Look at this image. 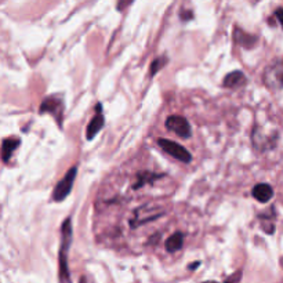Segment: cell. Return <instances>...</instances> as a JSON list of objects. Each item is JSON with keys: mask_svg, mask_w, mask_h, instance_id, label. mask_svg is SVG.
I'll return each instance as SVG.
<instances>
[{"mask_svg": "<svg viewBox=\"0 0 283 283\" xmlns=\"http://www.w3.org/2000/svg\"><path fill=\"white\" fill-rule=\"evenodd\" d=\"M71 243H72V223H71V218H67L64 220L62 227H61V247H59L58 256L59 283H71L68 265V253Z\"/></svg>", "mask_w": 283, "mask_h": 283, "instance_id": "6da1fadb", "label": "cell"}, {"mask_svg": "<svg viewBox=\"0 0 283 283\" xmlns=\"http://www.w3.org/2000/svg\"><path fill=\"white\" fill-rule=\"evenodd\" d=\"M76 176H78V166H72L65 173L62 180L59 181L58 184L55 185V188H54L53 195H51V199L54 202H62L71 194Z\"/></svg>", "mask_w": 283, "mask_h": 283, "instance_id": "7a4b0ae2", "label": "cell"}, {"mask_svg": "<svg viewBox=\"0 0 283 283\" xmlns=\"http://www.w3.org/2000/svg\"><path fill=\"white\" fill-rule=\"evenodd\" d=\"M158 145L163 149L165 152H167L169 155L177 159V161L182 162V163H190L192 161V156H191V152L184 148L180 144L171 141V140H166V138H159L158 140Z\"/></svg>", "mask_w": 283, "mask_h": 283, "instance_id": "3957f363", "label": "cell"}, {"mask_svg": "<svg viewBox=\"0 0 283 283\" xmlns=\"http://www.w3.org/2000/svg\"><path fill=\"white\" fill-rule=\"evenodd\" d=\"M166 127L170 132L176 133L181 138H190L192 136V129L190 122L181 115H171L166 119Z\"/></svg>", "mask_w": 283, "mask_h": 283, "instance_id": "277c9868", "label": "cell"}, {"mask_svg": "<svg viewBox=\"0 0 283 283\" xmlns=\"http://www.w3.org/2000/svg\"><path fill=\"white\" fill-rule=\"evenodd\" d=\"M39 112L43 115V113H50L53 115L57 122L59 123L61 126V122H62V113H64V101L61 98L55 97V96H51V97L44 98L43 103L40 104Z\"/></svg>", "mask_w": 283, "mask_h": 283, "instance_id": "5b68a950", "label": "cell"}, {"mask_svg": "<svg viewBox=\"0 0 283 283\" xmlns=\"http://www.w3.org/2000/svg\"><path fill=\"white\" fill-rule=\"evenodd\" d=\"M162 215H163V213H155V209L140 207V209L136 210L134 217L130 221V225H132L133 228H136L138 225L145 224V223H149L152 220H156V218H159Z\"/></svg>", "mask_w": 283, "mask_h": 283, "instance_id": "8992f818", "label": "cell"}, {"mask_svg": "<svg viewBox=\"0 0 283 283\" xmlns=\"http://www.w3.org/2000/svg\"><path fill=\"white\" fill-rule=\"evenodd\" d=\"M101 104H97V113L96 116L91 119V122L88 123L87 130H86V138L87 140H93L94 137L97 136L100 130L103 129L105 124V117H104L103 112H101Z\"/></svg>", "mask_w": 283, "mask_h": 283, "instance_id": "52a82bcc", "label": "cell"}, {"mask_svg": "<svg viewBox=\"0 0 283 283\" xmlns=\"http://www.w3.org/2000/svg\"><path fill=\"white\" fill-rule=\"evenodd\" d=\"M251 195H253L254 199L259 200L260 203H267V202L272 199L273 190L269 184L261 182V184H257V185L253 186Z\"/></svg>", "mask_w": 283, "mask_h": 283, "instance_id": "ba28073f", "label": "cell"}, {"mask_svg": "<svg viewBox=\"0 0 283 283\" xmlns=\"http://www.w3.org/2000/svg\"><path fill=\"white\" fill-rule=\"evenodd\" d=\"M246 84V76L242 71H234V72H230L224 78V82H223V86L228 88H238L242 87Z\"/></svg>", "mask_w": 283, "mask_h": 283, "instance_id": "9c48e42d", "label": "cell"}, {"mask_svg": "<svg viewBox=\"0 0 283 283\" xmlns=\"http://www.w3.org/2000/svg\"><path fill=\"white\" fill-rule=\"evenodd\" d=\"M234 38H235V42L244 47V49H253L256 43H257V36H254V35H250L247 32H244V30H240V29H235V34H234Z\"/></svg>", "mask_w": 283, "mask_h": 283, "instance_id": "30bf717a", "label": "cell"}, {"mask_svg": "<svg viewBox=\"0 0 283 283\" xmlns=\"http://www.w3.org/2000/svg\"><path fill=\"white\" fill-rule=\"evenodd\" d=\"M163 174H156L153 171H141L137 174L136 184L133 185V190H140L141 186L147 185V184H153L155 181L162 178Z\"/></svg>", "mask_w": 283, "mask_h": 283, "instance_id": "8fae6325", "label": "cell"}, {"mask_svg": "<svg viewBox=\"0 0 283 283\" xmlns=\"http://www.w3.org/2000/svg\"><path fill=\"white\" fill-rule=\"evenodd\" d=\"M21 141L18 140V138H6V140H3V144H2V155H3V162L5 163H7L9 162V159L11 158V155L14 153V151L17 149V148L20 147Z\"/></svg>", "mask_w": 283, "mask_h": 283, "instance_id": "7c38bea8", "label": "cell"}, {"mask_svg": "<svg viewBox=\"0 0 283 283\" xmlns=\"http://www.w3.org/2000/svg\"><path fill=\"white\" fill-rule=\"evenodd\" d=\"M184 244V234L182 232H174V234L169 236L166 240V250L169 253H174L177 250H180Z\"/></svg>", "mask_w": 283, "mask_h": 283, "instance_id": "4fadbf2b", "label": "cell"}, {"mask_svg": "<svg viewBox=\"0 0 283 283\" xmlns=\"http://www.w3.org/2000/svg\"><path fill=\"white\" fill-rule=\"evenodd\" d=\"M167 64V57L166 55H162V57H158V58H155L153 61H152L151 64V69H149V72H151V76H153V75H156L159 71H161L165 65Z\"/></svg>", "mask_w": 283, "mask_h": 283, "instance_id": "5bb4252c", "label": "cell"}, {"mask_svg": "<svg viewBox=\"0 0 283 283\" xmlns=\"http://www.w3.org/2000/svg\"><path fill=\"white\" fill-rule=\"evenodd\" d=\"M240 276H242V272H240V271H238V272L234 273V275H231L230 278L227 279L224 283H239L240 282Z\"/></svg>", "mask_w": 283, "mask_h": 283, "instance_id": "9a60e30c", "label": "cell"}, {"mask_svg": "<svg viewBox=\"0 0 283 283\" xmlns=\"http://www.w3.org/2000/svg\"><path fill=\"white\" fill-rule=\"evenodd\" d=\"M180 17H181V20L182 21H190V20H192L194 18V14H192V11L191 10H184L182 13L180 14Z\"/></svg>", "mask_w": 283, "mask_h": 283, "instance_id": "2e32d148", "label": "cell"}, {"mask_svg": "<svg viewBox=\"0 0 283 283\" xmlns=\"http://www.w3.org/2000/svg\"><path fill=\"white\" fill-rule=\"evenodd\" d=\"M275 17L278 18L279 22H280V25H282L283 28V9H278V10L275 11Z\"/></svg>", "mask_w": 283, "mask_h": 283, "instance_id": "e0dca14e", "label": "cell"}, {"mask_svg": "<svg viewBox=\"0 0 283 283\" xmlns=\"http://www.w3.org/2000/svg\"><path fill=\"white\" fill-rule=\"evenodd\" d=\"M130 5H132V2H129V3H122V2H120V3H117V9H119V10H123L126 6H130Z\"/></svg>", "mask_w": 283, "mask_h": 283, "instance_id": "ac0fdd59", "label": "cell"}, {"mask_svg": "<svg viewBox=\"0 0 283 283\" xmlns=\"http://www.w3.org/2000/svg\"><path fill=\"white\" fill-rule=\"evenodd\" d=\"M198 265H200V263H194L192 265H191V269H195Z\"/></svg>", "mask_w": 283, "mask_h": 283, "instance_id": "d6986e66", "label": "cell"}, {"mask_svg": "<svg viewBox=\"0 0 283 283\" xmlns=\"http://www.w3.org/2000/svg\"><path fill=\"white\" fill-rule=\"evenodd\" d=\"M280 83H282V84H283V74H282V75H280Z\"/></svg>", "mask_w": 283, "mask_h": 283, "instance_id": "ffe728a7", "label": "cell"}, {"mask_svg": "<svg viewBox=\"0 0 283 283\" xmlns=\"http://www.w3.org/2000/svg\"><path fill=\"white\" fill-rule=\"evenodd\" d=\"M205 283H217V282H213V280H209V282H205Z\"/></svg>", "mask_w": 283, "mask_h": 283, "instance_id": "44dd1931", "label": "cell"}]
</instances>
